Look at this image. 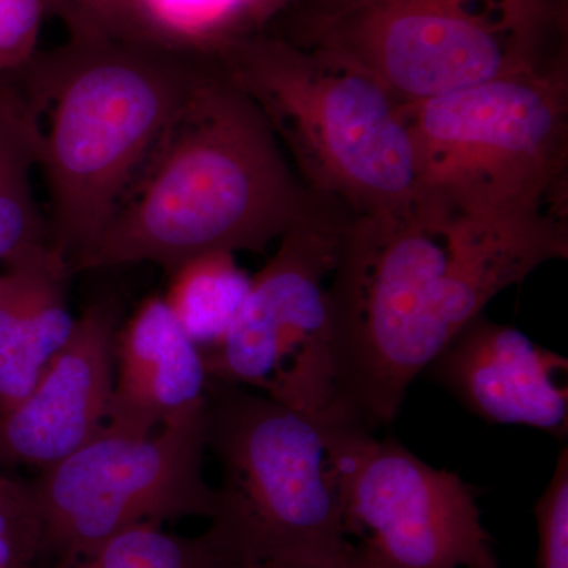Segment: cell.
Listing matches in <instances>:
<instances>
[{"label": "cell", "mask_w": 568, "mask_h": 568, "mask_svg": "<svg viewBox=\"0 0 568 568\" xmlns=\"http://www.w3.org/2000/svg\"><path fill=\"white\" fill-rule=\"evenodd\" d=\"M252 95L211 62L103 233L70 275L151 263L164 274L203 254L264 253L320 207Z\"/></svg>", "instance_id": "obj_1"}, {"label": "cell", "mask_w": 568, "mask_h": 568, "mask_svg": "<svg viewBox=\"0 0 568 568\" xmlns=\"http://www.w3.org/2000/svg\"><path fill=\"white\" fill-rule=\"evenodd\" d=\"M65 21V44L6 74L36 126L52 252L70 265L103 233L211 54Z\"/></svg>", "instance_id": "obj_2"}, {"label": "cell", "mask_w": 568, "mask_h": 568, "mask_svg": "<svg viewBox=\"0 0 568 568\" xmlns=\"http://www.w3.org/2000/svg\"><path fill=\"white\" fill-rule=\"evenodd\" d=\"M507 287L487 253L422 213L353 216L331 283L339 413L390 425L414 379Z\"/></svg>", "instance_id": "obj_3"}, {"label": "cell", "mask_w": 568, "mask_h": 568, "mask_svg": "<svg viewBox=\"0 0 568 568\" xmlns=\"http://www.w3.org/2000/svg\"><path fill=\"white\" fill-rule=\"evenodd\" d=\"M211 54L260 104L310 193L354 216L417 212L413 140L375 81L272 37L234 36Z\"/></svg>", "instance_id": "obj_4"}, {"label": "cell", "mask_w": 568, "mask_h": 568, "mask_svg": "<svg viewBox=\"0 0 568 568\" xmlns=\"http://www.w3.org/2000/svg\"><path fill=\"white\" fill-rule=\"evenodd\" d=\"M399 110L413 140L422 215L549 213V201L560 196L562 69L537 65Z\"/></svg>", "instance_id": "obj_5"}, {"label": "cell", "mask_w": 568, "mask_h": 568, "mask_svg": "<svg viewBox=\"0 0 568 568\" xmlns=\"http://www.w3.org/2000/svg\"><path fill=\"white\" fill-rule=\"evenodd\" d=\"M205 444L222 473L211 528L237 564L336 562L357 552L321 418L211 379Z\"/></svg>", "instance_id": "obj_6"}, {"label": "cell", "mask_w": 568, "mask_h": 568, "mask_svg": "<svg viewBox=\"0 0 568 568\" xmlns=\"http://www.w3.org/2000/svg\"><path fill=\"white\" fill-rule=\"evenodd\" d=\"M305 31L310 51L365 74L398 106L541 65L495 0H338Z\"/></svg>", "instance_id": "obj_7"}, {"label": "cell", "mask_w": 568, "mask_h": 568, "mask_svg": "<svg viewBox=\"0 0 568 568\" xmlns=\"http://www.w3.org/2000/svg\"><path fill=\"white\" fill-rule=\"evenodd\" d=\"M205 405L148 436L104 428L40 470L32 481L43 521L40 560L78 558L134 526L212 519L216 489L204 476Z\"/></svg>", "instance_id": "obj_8"}, {"label": "cell", "mask_w": 568, "mask_h": 568, "mask_svg": "<svg viewBox=\"0 0 568 568\" xmlns=\"http://www.w3.org/2000/svg\"><path fill=\"white\" fill-rule=\"evenodd\" d=\"M343 227L317 207L280 239L231 331L203 353L212 381L321 420L338 413L331 283Z\"/></svg>", "instance_id": "obj_9"}, {"label": "cell", "mask_w": 568, "mask_h": 568, "mask_svg": "<svg viewBox=\"0 0 568 568\" xmlns=\"http://www.w3.org/2000/svg\"><path fill=\"white\" fill-rule=\"evenodd\" d=\"M346 536L366 568H467L489 544L476 493L353 418H324Z\"/></svg>", "instance_id": "obj_10"}, {"label": "cell", "mask_w": 568, "mask_h": 568, "mask_svg": "<svg viewBox=\"0 0 568 568\" xmlns=\"http://www.w3.org/2000/svg\"><path fill=\"white\" fill-rule=\"evenodd\" d=\"M119 304L93 302L39 383L0 418V466L47 469L100 435L114 388Z\"/></svg>", "instance_id": "obj_11"}, {"label": "cell", "mask_w": 568, "mask_h": 568, "mask_svg": "<svg viewBox=\"0 0 568 568\" xmlns=\"http://www.w3.org/2000/svg\"><path fill=\"white\" fill-rule=\"evenodd\" d=\"M567 358L511 325L477 316L425 372L459 405L489 424L526 425L566 443Z\"/></svg>", "instance_id": "obj_12"}, {"label": "cell", "mask_w": 568, "mask_h": 568, "mask_svg": "<svg viewBox=\"0 0 568 568\" xmlns=\"http://www.w3.org/2000/svg\"><path fill=\"white\" fill-rule=\"evenodd\" d=\"M203 351L163 297L145 298L115 335L114 388L106 429L148 436L207 402Z\"/></svg>", "instance_id": "obj_13"}, {"label": "cell", "mask_w": 568, "mask_h": 568, "mask_svg": "<svg viewBox=\"0 0 568 568\" xmlns=\"http://www.w3.org/2000/svg\"><path fill=\"white\" fill-rule=\"evenodd\" d=\"M69 265L50 252L7 265L0 274V410L31 394L73 334L67 301Z\"/></svg>", "instance_id": "obj_14"}, {"label": "cell", "mask_w": 568, "mask_h": 568, "mask_svg": "<svg viewBox=\"0 0 568 568\" xmlns=\"http://www.w3.org/2000/svg\"><path fill=\"white\" fill-rule=\"evenodd\" d=\"M39 140L9 74L0 73V263L13 265L50 252V227L33 190Z\"/></svg>", "instance_id": "obj_15"}, {"label": "cell", "mask_w": 568, "mask_h": 568, "mask_svg": "<svg viewBox=\"0 0 568 568\" xmlns=\"http://www.w3.org/2000/svg\"><path fill=\"white\" fill-rule=\"evenodd\" d=\"M168 276L163 298L182 331L203 353L219 346L244 308L252 276L226 252L194 257Z\"/></svg>", "instance_id": "obj_16"}, {"label": "cell", "mask_w": 568, "mask_h": 568, "mask_svg": "<svg viewBox=\"0 0 568 568\" xmlns=\"http://www.w3.org/2000/svg\"><path fill=\"white\" fill-rule=\"evenodd\" d=\"M233 551L212 528L196 537L168 532L160 525H140L111 537L78 558L47 568H231Z\"/></svg>", "instance_id": "obj_17"}, {"label": "cell", "mask_w": 568, "mask_h": 568, "mask_svg": "<svg viewBox=\"0 0 568 568\" xmlns=\"http://www.w3.org/2000/svg\"><path fill=\"white\" fill-rule=\"evenodd\" d=\"M149 11L164 39L182 47L211 51L235 36L248 14L245 0H148Z\"/></svg>", "instance_id": "obj_18"}, {"label": "cell", "mask_w": 568, "mask_h": 568, "mask_svg": "<svg viewBox=\"0 0 568 568\" xmlns=\"http://www.w3.org/2000/svg\"><path fill=\"white\" fill-rule=\"evenodd\" d=\"M43 547V521L32 481L0 474V568H33Z\"/></svg>", "instance_id": "obj_19"}, {"label": "cell", "mask_w": 568, "mask_h": 568, "mask_svg": "<svg viewBox=\"0 0 568 568\" xmlns=\"http://www.w3.org/2000/svg\"><path fill=\"white\" fill-rule=\"evenodd\" d=\"M536 568H568V450H560L551 480L534 507Z\"/></svg>", "instance_id": "obj_20"}, {"label": "cell", "mask_w": 568, "mask_h": 568, "mask_svg": "<svg viewBox=\"0 0 568 568\" xmlns=\"http://www.w3.org/2000/svg\"><path fill=\"white\" fill-rule=\"evenodd\" d=\"M55 2L63 18H80L112 36L171 43L156 29L149 11L148 0H55Z\"/></svg>", "instance_id": "obj_21"}, {"label": "cell", "mask_w": 568, "mask_h": 568, "mask_svg": "<svg viewBox=\"0 0 568 568\" xmlns=\"http://www.w3.org/2000/svg\"><path fill=\"white\" fill-rule=\"evenodd\" d=\"M41 14L43 0H0V73L31 61Z\"/></svg>", "instance_id": "obj_22"}, {"label": "cell", "mask_w": 568, "mask_h": 568, "mask_svg": "<svg viewBox=\"0 0 568 568\" xmlns=\"http://www.w3.org/2000/svg\"><path fill=\"white\" fill-rule=\"evenodd\" d=\"M334 2L338 0H324V6ZM495 3L508 28L537 51L545 37L562 29L566 20V0H495Z\"/></svg>", "instance_id": "obj_23"}, {"label": "cell", "mask_w": 568, "mask_h": 568, "mask_svg": "<svg viewBox=\"0 0 568 568\" xmlns=\"http://www.w3.org/2000/svg\"><path fill=\"white\" fill-rule=\"evenodd\" d=\"M231 568H366L358 552L351 558L336 560V562H305V560H248V562L234 564Z\"/></svg>", "instance_id": "obj_24"}, {"label": "cell", "mask_w": 568, "mask_h": 568, "mask_svg": "<svg viewBox=\"0 0 568 568\" xmlns=\"http://www.w3.org/2000/svg\"><path fill=\"white\" fill-rule=\"evenodd\" d=\"M467 568H500L499 562H497L495 552H493L491 547H489V544L484 545L480 549H478V552L476 556H474V559L470 560L469 566Z\"/></svg>", "instance_id": "obj_25"}, {"label": "cell", "mask_w": 568, "mask_h": 568, "mask_svg": "<svg viewBox=\"0 0 568 568\" xmlns=\"http://www.w3.org/2000/svg\"><path fill=\"white\" fill-rule=\"evenodd\" d=\"M0 418H2V410H0Z\"/></svg>", "instance_id": "obj_26"}]
</instances>
